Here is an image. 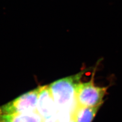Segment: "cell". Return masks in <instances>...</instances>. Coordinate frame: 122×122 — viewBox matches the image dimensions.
I'll return each mask as SVG.
<instances>
[{
  "label": "cell",
  "instance_id": "obj_6",
  "mask_svg": "<svg viewBox=\"0 0 122 122\" xmlns=\"http://www.w3.org/2000/svg\"><path fill=\"white\" fill-rule=\"evenodd\" d=\"M100 107H85L76 105L72 113V119L75 122H92Z\"/></svg>",
  "mask_w": 122,
  "mask_h": 122
},
{
  "label": "cell",
  "instance_id": "obj_5",
  "mask_svg": "<svg viewBox=\"0 0 122 122\" xmlns=\"http://www.w3.org/2000/svg\"><path fill=\"white\" fill-rule=\"evenodd\" d=\"M0 120L6 122H43L44 119L37 112L0 114Z\"/></svg>",
  "mask_w": 122,
  "mask_h": 122
},
{
  "label": "cell",
  "instance_id": "obj_3",
  "mask_svg": "<svg viewBox=\"0 0 122 122\" xmlns=\"http://www.w3.org/2000/svg\"><path fill=\"white\" fill-rule=\"evenodd\" d=\"M39 86L23 94L12 101L0 107V114L21 113L37 112Z\"/></svg>",
  "mask_w": 122,
  "mask_h": 122
},
{
  "label": "cell",
  "instance_id": "obj_1",
  "mask_svg": "<svg viewBox=\"0 0 122 122\" xmlns=\"http://www.w3.org/2000/svg\"><path fill=\"white\" fill-rule=\"evenodd\" d=\"M83 73L60 79L48 86L58 111L73 112L76 106V90Z\"/></svg>",
  "mask_w": 122,
  "mask_h": 122
},
{
  "label": "cell",
  "instance_id": "obj_8",
  "mask_svg": "<svg viewBox=\"0 0 122 122\" xmlns=\"http://www.w3.org/2000/svg\"><path fill=\"white\" fill-rule=\"evenodd\" d=\"M70 122H75V121L73 120V119H71V121H70Z\"/></svg>",
  "mask_w": 122,
  "mask_h": 122
},
{
  "label": "cell",
  "instance_id": "obj_7",
  "mask_svg": "<svg viewBox=\"0 0 122 122\" xmlns=\"http://www.w3.org/2000/svg\"><path fill=\"white\" fill-rule=\"evenodd\" d=\"M72 113L69 112L57 111L54 116L44 120L43 122H70Z\"/></svg>",
  "mask_w": 122,
  "mask_h": 122
},
{
  "label": "cell",
  "instance_id": "obj_4",
  "mask_svg": "<svg viewBox=\"0 0 122 122\" xmlns=\"http://www.w3.org/2000/svg\"><path fill=\"white\" fill-rule=\"evenodd\" d=\"M37 111L44 120L54 116L57 108L48 86H39Z\"/></svg>",
  "mask_w": 122,
  "mask_h": 122
},
{
  "label": "cell",
  "instance_id": "obj_9",
  "mask_svg": "<svg viewBox=\"0 0 122 122\" xmlns=\"http://www.w3.org/2000/svg\"><path fill=\"white\" fill-rule=\"evenodd\" d=\"M0 122H4V121H3L0 120Z\"/></svg>",
  "mask_w": 122,
  "mask_h": 122
},
{
  "label": "cell",
  "instance_id": "obj_2",
  "mask_svg": "<svg viewBox=\"0 0 122 122\" xmlns=\"http://www.w3.org/2000/svg\"><path fill=\"white\" fill-rule=\"evenodd\" d=\"M95 72L90 81L80 82L76 90V105L85 107L101 106L108 87L96 86L94 84Z\"/></svg>",
  "mask_w": 122,
  "mask_h": 122
}]
</instances>
